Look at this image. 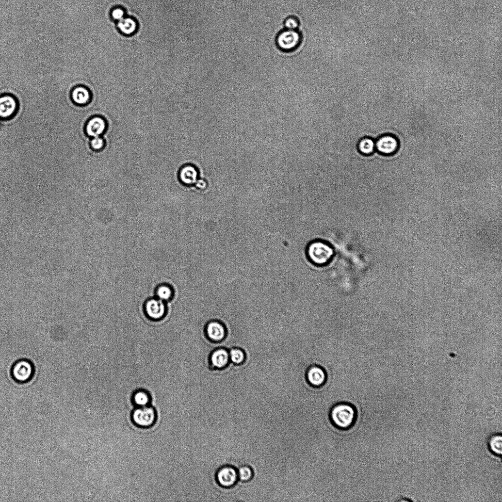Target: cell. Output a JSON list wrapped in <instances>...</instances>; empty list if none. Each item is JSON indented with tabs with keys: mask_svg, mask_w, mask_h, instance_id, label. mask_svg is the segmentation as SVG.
Listing matches in <instances>:
<instances>
[{
	"mask_svg": "<svg viewBox=\"0 0 502 502\" xmlns=\"http://www.w3.org/2000/svg\"><path fill=\"white\" fill-rule=\"evenodd\" d=\"M239 479L243 482H248L251 481L254 476L253 470L248 466H243L238 471Z\"/></svg>",
	"mask_w": 502,
	"mask_h": 502,
	"instance_id": "cell-21",
	"label": "cell"
},
{
	"mask_svg": "<svg viewBox=\"0 0 502 502\" xmlns=\"http://www.w3.org/2000/svg\"><path fill=\"white\" fill-rule=\"evenodd\" d=\"M358 150L363 155H369L376 149L375 142L370 138H364L360 141L358 145Z\"/></svg>",
	"mask_w": 502,
	"mask_h": 502,
	"instance_id": "cell-20",
	"label": "cell"
},
{
	"mask_svg": "<svg viewBox=\"0 0 502 502\" xmlns=\"http://www.w3.org/2000/svg\"><path fill=\"white\" fill-rule=\"evenodd\" d=\"M230 356L232 361L236 364L241 363L245 358L243 352L238 348L232 349L230 352Z\"/></svg>",
	"mask_w": 502,
	"mask_h": 502,
	"instance_id": "cell-22",
	"label": "cell"
},
{
	"mask_svg": "<svg viewBox=\"0 0 502 502\" xmlns=\"http://www.w3.org/2000/svg\"><path fill=\"white\" fill-rule=\"evenodd\" d=\"M111 16L113 20L119 22L125 17V13L123 9L116 8L113 10Z\"/></svg>",
	"mask_w": 502,
	"mask_h": 502,
	"instance_id": "cell-24",
	"label": "cell"
},
{
	"mask_svg": "<svg viewBox=\"0 0 502 502\" xmlns=\"http://www.w3.org/2000/svg\"><path fill=\"white\" fill-rule=\"evenodd\" d=\"M18 108V101L13 95L7 94L0 97V118L10 119L16 113Z\"/></svg>",
	"mask_w": 502,
	"mask_h": 502,
	"instance_id": "cell-10",
	"label": "cell"
},
{
	"mask_svg": "<svg viewBox=\"0 0 502 502\" xmlns=\"http://www.w3.org/2000/svg\"><path fill=\"white\" fill-rule=\"evenodd\" d=\"M307 255L314 264L323 265L331 260L333 251L328 245L324 243L314 242L308 247Z\"/></svg>",
	"mask_w": 502,
	"mask_h": 502,
	"instance_id": "cell-2",
	"label": "cell"
},
{
	"mask_svg": "<svg viewBox=\"0 0 502 502\" xmlns=\"http://www.w3.org/2000/svg\"><path fill=\"white\" fill-rule=\"evenodd\" d=\"M106 127L105 120L101 117L96 116L87 122L85 131L88 136L95 138L100 136L106 130Z\"/></svg>",
	"mask_w": 502,
	"mask_h": 502,
	"instance_id": "cell-12",
	"label": "cell"
},
{
	"mask_svg": "<svg viewBox=\"0 0 502 502\" xmlns=\"http://www.w3.org/2000/svg\"><path fill=\"white\" fill-rule=\"evenodd\" d=\"M487 447L489 452L494 455L501 457L502 452V437L501 433L491 435L487 440Z\"/></svg>",
	"mask_w": 502,
	"mask_h": 502,
	"instance_id": "cell-16",
	"label": "cell"
},
{
	"mask_svg": "<svg viewBox=\"0 0 502 502\" xmlns=\"http://www.w3.org/2000/svg\"><path fill=\"white\" fill-rule=\"evenodd\" d=\"M306 378L311 387L320 388L325 384L327 375L323 368L317 365H313L308 369Z\"/></svg>",
	"mask_w": 502,
	"mask_h": 502,
	"instance_id": "cell-9",
	"label": "cell"
},
{
	"mask_svg": "<svg viewBox=\"0 0 502 502\" xmlns=\"http://www.w3.org/2000/svg\"><path fill=\"white\" fill-rule=\"evenodd\" d=\"M117 27L121 32L126 35L134 34L138 29L136 21L130 17H125L118 22Z\"/></svg>",
	"mask_w": 502,
	"mask_h": 502,
	"instance_id": "cell-17",
	"label": "cell"
},
{
	"mask_svg": "<svg viewBox=\"0 0 502 502\" xmlns=\"http://www.w3.org/2000/svg\"><path fill=\"white\" fill-rule=\"evenodd\" d=\"M285 25L287 30H295L298 26V21L295 18L290 17L286 20Z\"/></svg>",
	"mask_w": 502,
	"mask_h": 502,
	"instance_id": "cell-25",
	"label": "cell"
},
{
	"mask_svg": "<svg viewBox=\"0 0 502 502\" xmlns=\"http://www.w3.org/2000/svg\"><path fill=\"white\" fill-rule=\"evenodd\" d=\"M211 359L215 368L222 369L229 362V354L226 350L219 349L212 353Z\"/></svg>",
	"mask_w": 502,
	"mask_h": 502,
	"instance_id": "cell-15",
	"label": "cell"
},
{
	"mask_svg": "<svg viewBox=\"0 0 502 502\" xmlns=\"http://www.w3.org/2000/svg\"><path fill=\"white\" fill-rule=\"evenodd\" d=\"M144 311L150 320L158 322L162 320L167 312L166 303L154 297L148 299L144 303Z\"/></svg>",
	"mask_w": 502,
	"mask_h": 502,
	"instance_id": "cell-4",
	"label": "cell"
},
{
	"mask_svg": "<svg viewBox=\"0 0 502 502\" xmlns=\"http://www.w3.org/2000/svg\"><path fill=\"white\" fill-rule=\"evenodd\" d=\"M35 369L32 362L27 359H21L16 361L11 369V375L17 383L25 384L32 379Z\"/></svg>",
	"mask_w": 502,
	"mask_h": 502,
	"instance_id": "cell-3",
	"label": "cell"
},
{
	"mask_svg": "<svg viewBox=\"0 0 502 502\" xmlns=\"http://www.w3.org/2000/svg\"><path fill=\"white\" fill-rule=\"evenodd\" d=\"M179 177L180 180L184 184L187 185L195 184L198 180V171L194 166L187 165L181 169Z\"/></svg>",
	"mask_w": 502,
	"mask_h": 502,
	"instance_id": "cell-13",
	"label": "cell"
},
{
	"mask_svg": "<svg viewBox=\"0 0 502 502\" xmlns=\"http://www.w3.org/2000/svg\"><path fill=\"white\" fill-rule=\"evenodd\" d=\"M208 337L211 340L219 341L223 339L225 336V329L219 323L212 322L206 327Z\"/></svg>",
	"mask_w": 502,
	"mask_h": 502,
	"instance_id": "cell-14",
	"label": "cell"
},
{
	"mask_svg": "<svg viewBox=\"0 0 502 502\" xmlns=\"http://www.w3.org/2000/svg\"><path fill=\"white\" fill-rule=\"evenodd\" d=\"M91 93L87 86L79 85L71 91L70 98L73 102L78 106L87 105L91 99Z\"/></svg>",
	"mask_w": 502,
	"mask_h": 502,
	"instance_id": "cell-11",
	"label": "cell"
},
{
	"mask_svg": "<svg viewBox=\"0 0 502 502\" xmlns=\"http://www.w3.org/2000/svg\"><path fill=\"white\" fill-rule=\"evenodd\" d=\"M300 41L299 34L295 30H287L278 36V47L283 51H291L297 47Z\"/></svg>",
	"mask_w": 502,
	"mask_h": 502,
	"instance_id": "cell-8",
	"label": "cell"
},
{
	"mask_svg": "<svg viewBox=\"0 0 502 502\" xmlns=\"http://www.w3.org/2000/svg\"><path fill=\"white\" fill-rule=\"evenodd\" d=\"M132 401L136 406L144 407L149 405L151 401V397L147 391L143 389H139L134 392Z\"/></svg>",
	"mask_w": 502,
	"mask_h": 502,
	"instance_id": "cell-19",
	"label": "cell"
},
{
	"mask_svg": "<svg viewBox=\"0 0 502 502\" xmlns=\"http://www.w3.org/2000/svg\"><path fill=\"white\" fill-rule=\"evenodd\" d=\"M376 149L386 156H392L396 153L400 147V142L396 137L392 134H386L380 137L375 143Z\"/></svg>",
	"mask_w": 502,
	"mask_h": 502,
	"instance_id": "cell-6",
	"label": "cell"
},
{
	"mask_svg": "<svg viewBox=\"0 0 502 502\" xmlns=\"http://www.w3.org/2000/svg\"><path fill=\"white\" fill-rule=\"evenodd\" d=\"M133 422L142 428H149L155 423L156 420V413L152 407L147 405L138 407L134 410L132 414Z\"/></svg>",
	"mask_w": 502,
	"mask_h": 502,
	"instance_id": "cell-5",
	"label": "cell"
},
{
	"mask_svg": "<svg viewBox=\"0 0 502 502\" xmlns=\"http://www.w3.org/2000/svg\"><path fill=\"white\" fill-rule=\"evenodd\" d=\"M358 418L356 407L347 402H340L334 404L329 409L328 418L330 423L337 430L346 431L356 424Z\"/></svg>",
	"mask_w": 502,
	"mask_h": 502,
	"instance_id": "cell-1",
	"label": "cell"
},
{
	"mask_svg": "<svg viewBox=\"0 0 502 502\" xmlns=\"http://www.w3.org/2000/svg\"><path fill=\"white\" fill-rule=\"evenodd\" d=\"M174 296L173 288L167 284H161L155 290V297L165 303L171 301Z\"/></svg>",
	"mask_w": 502,
	"mask_h": 502,
	"instance_id": "cell-18",
	"label": "cell"
},
{
	"mask_svg": "<svg viewBox=\"0 0 502 502\" xmlns=\"http://www.w3.org/2000/svg\"><path fill=\"white\" fill-rule=\"evenodd\" d=\"M216 478L218 484L224 488L234 486L239 480L238 471L231 466H225L219 469Z\"/></svg>",
	"mask_w": 502,
	"mask_h": 502,
	"instance_id": "cell-7",
	"label": "cell"
},
{
	"mask_svg": "<svg viewBox=\"0 0 502 502\" xmlns=\"http://www.w3.org/2000/svg\"><path fill=\"white\" fill-rule=\"evenodd\" d=\"M195 184L196 187L200 190H204L207 187L206 182L204 180H198Z\"/></svg>",
	"mask_w": 502,
	"mask_h": 502,
	"instance_id": "cell-26",
	"label": "cell"
},
{
	"mask_svg": "<svg viewBox=\"0 0 502 502\" xmlns=\"http://www.w3.org/2000/svg\"><path fill=\"white\" fill-rule=\"evenodd\" d=\"M92 148L96 151L102 149L105 146V141L100 136L95 137L90 142Z\"/></svg>",
	"mask_w": 502,
	"mask_h": 502,
	"instance_id": "cell-23",
	"label": "cell"
}]
</instances>
